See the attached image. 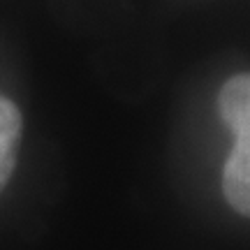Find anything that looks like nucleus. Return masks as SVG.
Instances as JSON below:
<instances>
[{
    "label": "nucleus",
    "mask_w": 250,
    "mask_h": 250,
    "mask_svg": "<svg viewBox=\"0 0 250 250\" xmlns=\"http://www.w3.org/2000/svg\"><path fill=\"white\" fill-rule=\"evenodd\" d=\"M218 111L236 144L250 146V72L225 81L218 95Z\"/></svg>",
    "instance_id": "f257e3e1"
},
{
    "label": "nucleus",
    "mask_w": 250,
    "mask_h": 250,
    "mask_svg": "<svg viewBox=\"0 0 250 250\" xmlns=\"http://www.w3.org/2000/svg\"><path fill=\"white\" fill-rule=\"evenodd\" d=\"M223 195L236 213L250 218V146L234 142L223 169Z\"/></svg>",
    "instance_id": "f03ea898"
},
{
    "label": "nucleus",
    "mask_w": 250,
    "mask_h": 250,
    "mask_svg": "<svg viewBox=\"0 0 250 250\" xmlns=\"http://www.w3.org/2000/svg\"><path fill=\"white\" fill-rule=\"evenodd\" d=\"M19 139H21V111L14 102L0 98V192L7 186L17 165Z\"/></svg>",
    "instance_id": "7ed1b4c3"
}]
</instances>
